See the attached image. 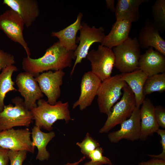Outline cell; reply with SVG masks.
I'll return each mask as SVG.
<instances>
[{"label":"cell","instance_id":"cell-21","mask_svg":"<svg viewBox=\"0 0 165 165\" xmlns=\"http://www.w3.org/2000/svg\"><path fill=\"white\" fill-rule=\"evenodd\" d=\"M82 16V13H79L74 23L58 31L52 32L51 36L57 38L60 44L66 49L74 51L78 46L76 34L80 28Z\"/></svg>","mask_w":165,"mask_h":165},{"label":"cell","instance_id":"cell-12","mask_svg":"<svg viewBox=\"0 0 165 165\" xmlns=\"http://www.w3.org/2000/svg\"><path fill=\"white\" fill-rule=\"evenodd\" d=\"M65 72L63 70L49 71L35 77L40 89L47 98L50 104L56 103L61 95V86L63 83Z\"/></svg>","mask_w":165,"mask_h":165},{"label":"cell","instance_id":"cell-23","mask_svg":"<svg viewBox=\"0 0 165 165\" xmlns=\"http://www.w3.org/2000/svg\"><path fill=\"white\" fill-rule=\"evenodd\" d=\"M32 143L34 146L37 147L38 150L36 159L40 161L47 160L50 154L47 150V145L55 136L53 131L46 133L42 131L38 126H35L32 129L31 132Z\"/></svg>","mask_w":165,"mask_h":165},{"label":"cell","instance_id":"cell-4","mask_svg":"<svg viewBox=\"0 0 165 165\" xmlns=\"http://www.w3.org/2000/svg\"><path fill=\"white\" fill-rule=\"evenodd\" d=\"M112 49L115 59L114 67L121 73L130 72L138 69L141 48L137 38L129 37Z\"/></svg>","mask_w":165,"mask_h":165},{"label":"cell","instance_id":"cell-34","mask_svg":"<svg viewBox=\"0 0 165 165\" xmlns=\"http://www.w3.org/2000/svg\"><path fill=\"white\" fill-rule=\"evenodd\" d=\"M138 165H165V160L153 158L147 161H141Z\"/></svg>","mask_w":165,"mask_h":165},{"label":"cell","instance_id":"cell-13","mask_svg":"<svg viewBox=\"0 0 165 165\" xmlns=\"http://www.w3.org/2000/svg\"><path fill=\"white\" fill-rule=\"evenodd\" d=\"M101 82L91 71L84 73L81 82L79 97L73 103L72 108L78 106L79 110L82 111L90 106L97 96Z\"/></svg>","mask_w":165,"mask_h":165},{"label":"cell","instance_id":"cell-26","mask_svg":"<svg viewBox=\"0 0 165 165\" xmlns=\"http://www.w3.org/2000/svg\"><path fill=\"white\" fill-rule=\"evenodd\" d=\"M153 23L160 32L165 29V0H156L152 7Z\"/></svg>","mask_w":165,"mask_h":165},{"label":"cell","instance_id":"cell-1","mask_svg":"<svg viewBox=\"0 0 165 165\" xmlns=\"http://www.w3.org/2000/svg\"><path fill=\"white\" fill-rule=\"evenodd\" d=\"M73 59H75L74 51L67 50L58 41L47 48L42 57L33 59L27 57L23 58L22 64L25 72L35 77L46 71L63 70L70 67Z\"/></svg>","mask_w":165,"mask_h":165},{"label":"cell","instance_id":"cell-32","mask_svg":"<svg viewBox=\"0 0 165 165\" xmlns=\"http://www.w3.org/2000/svg\"><path fill=\"white\" fill-rule=\"evenodd\" d=\"M156 133L160 135L161 138L160 143L162 147V152L159 155H148V156L152 158L165 160V130L159 129L156 131Z\"/></svg>","mask_w":165,"mask_h":165},{"label":"cell","instance_id":"cell-28","mask_svg":"<svg viewBox=\"0 0 165 165\" xmlns=\"http://www.w3.org/2000/svg\"><path fill=\"white\" fill-rule=\"evenodd\" d=\"M28 152L25 150H9L8 157L10 165H22L25 159Z\"/></svg>","mask_w":165,"mask_h":165},{"label":"cell","instance_id":"cell-5","mask_svg":"<svg viewBox=\"0 0 165 165\" xmlns=\"http://www.w3.org/2000/svg\"><path fill=\"white\" fill-rule=\"evenodd\" d=\"M123 94L120 100L113 107L103 127L101 133H107L130 117L136 107L134 94L127 84L123 88Z\"/></svg>","mask_w":165,"mask_h":165},{"label":"cell","instance_id":"cell-9","mask_svg":"<svg viewBox=\"0 0 165 165\" xmlns=\"http://www.w3.org/2000/svg\"><path fill=\"white\" fill-rule=\"evenodd\" d=\"M24 24L19 15L10 9L0 15V29L12 41L19 44L25 50L27 57L31 53L24 39L23 31Z\"/></svg>","mask_w":165,"mask_h":165},{"label":"cell","instance_id":"cell-30","mask_svg":"<svg viewBox=\"0 0 165 165\" xmlns=\"http://www.w3.org/2000/svg\"><path fill=\"white\" fill-rule=\"evenodd\" d=\"M15 63L14 56L0 49V71Z\"/></svg>","mask_w":165,"mask_h":165},{"label":"cell","instance_id":"cell-18","mask_svg":"<svg viewBox=\"0 0 165 165\" xmlns=\"http://www.w3.org/2000/svg\"><path fill=\"white\" fill-rule=\"evenodd\" d=\"M155 107L151 101L145 99L140 109L141 132L140 139H146L149 136L156 132L159 129L155 115Z\"/></svg>","mask_w":165,"mask_h":165},{"label":"cell","instance_id":"cell-37","mask_svg":"<svg viewBox=\"0 0 165 165\" xmlns=\"http://www.w3.org/2000/svg\"><path fill=\"white\" fill-rule=\"evenodd\" d=\"M103 164L100 162H93L91 160L85 163L83 165H102Z\"/></svg>","mask_w":165,"mask_h":165},{"label":"cell","instance_id":"cell-6","mask_svg":"<svg viewBox=\"0 0 165 165\" xmlns=\"http://www.w3.org/2000/svg\"><path fill=\"white\" fill-rule=\"evenodd\" d=\"M127 84L121 79L119 74L101 82L97 96L101 112L107 116L110 113L112 107L119 98L122 90Z\"/></svg>","mask_w":165,"mask_h":165},{"label":"cell","instance_id":"cell-17","mask_svg":"<svg viewBox=\"0 0 165 165\" xmlns=\"http://www.w3.org/2000/svg\"><path fill=\"white\" fill-rule=\"evenodd\" d=\"M138 68L148 77L165 72V56L150 47L144 53L141 55Z\"/></svg>","mask_w":165,"mask_h":165},{"label":"cell","instance_id":"cell-35","mask_svg":"<svg viewBox=\"0 0 165 165\" xmlns=\"http://www.w3.org/2000/svg\"><path fill=\"white\" fill-rule=\"evenodd\" d=\"M106 2L107 8L110 9L112 12H115L116 9L115 0H106Z\"/></svg>","mask_w":165,"mask_h":165},{"label":"cell","instance_id":"cell-3","mask_svg":"<svg viewBox=\"0 0 165 165\" xmlns=\"http://www.w3.org/2000/svg\"><path fill=\"white\" fill-rule=\"evenodd\" d=\"M11 101L15 106L5 105L0 112V131L17 126L28 127L34 120L31 112L26 108L22 98L16 96Z\"/></svg>","mask_w":165,"mask_h":165},{"label":"cell","instance_id":"cell-19","mask_svg":"<svg viewBox=\"0 0 165 165\" xmlns=\"http://www.w3.org/2000/svg\"><path fill=\"white\" fill-rule=\"evenodd\" d=\"M119 74L121 79L126 82L134 93L136 107L139 108L145 99L143 88L148 76L139 69L130 72Z\"/></svg>","mask_w":165,"mask_h":165},{"label":"cell","instance_id":"cell-29","mask_svg":"<svg viewBox=\"0 0 165 165\" xmlns=\"http://www.w3.org/2000/svg\"><path fill=\"white\" fill-rule=\"evenodd\" d=\"M103 149L99 147L91 152L87 157L93 162H100L103 164L112 165V163L108 158L103 156Z\"/></svg>","mask_w":165,"mask_h":165},{"label":"cell","instance_id":"cell-15","mask_svg":"<svg viewBox=\"0 0 165 165\" xmlns=\"http://www.w3.org/2000/svg\"><path fill=\"white\" fill-rule=\"evenodd\" d=\"M3 4L19 15L27 28L32 25L39 15L38 4L35 0H4Z\"/></svg>","mask_w":165,"mask_h":165},{"label":"cell","instance_id":"cell-24","mask_svg":"<svg viewBox=\"0 0 165 165\" xmlns=\"http://www.w3.org/2000/svg\"><path fill=\"white\" fill-rule=\"evenodd\" d=\"M17 70V67L13 65L7 67L0 73V112L5 105L4 100L7 93L17 91L14 86L15 82L12 80V77L13 73Z\"/></svg>","mask_w":165,"mask_h":165},{"label":"cell","instance_id":"cell-31","mask_svg":"<svg viewBox=\"0 0 165 165\" xmlns=\"http://www.w3.org/2000/svg\"><path fill=\"white\" fill-rule=\"evenodd\" d=\"M155 115L156 122L159 126L165 128V109L161 106L155 107Z\"/></svg>","mask_w":165,"mask_h":165},{"label":"cell","instance_id":"cell-2","mask_svg":"<svg viewBox=\"0 0 165 165\" xmlns=\"http://www.w3.org/2000/svg\"><path fill=\"white\" fill-rule=\"evenodd\" d=\"M37 106L31 110L35 120V126L49 131L53 128V124L58 120H64L66 123L73 120L70 115L68 101H57L54 105L49 104L42 99L38 100Z\"/></svg>","mask_w":165,"mask_h":165},{"label":"cell","instance_id":"cell-20","mask_svg":"<svg viewBox=\"0 0 165 165\" xmlns=\"http://www.w3.org/2000/svg\"><path fill=\"white\" fill-rule=\"evenodd\" d=\"M132 23L126 20H116L101 45L112 49L122 43L129 37Z\"/></svg>","mask_w":165,"mask_h":165},{"label":"cell","instance_id":"cell-8","mask_svg":"<svg viewBox=\"0 0 165 165\" xmlns=\"http://www.w3.org/2000/svg\"><path fill=\"white\" fill-rule=\"evenodd\" d=\"M86 57L91 64V71L101 81L111 76L115 61L112 49L99 45L96 50L89 51Z\"/></svg>","mask_w":165,"mask_h":165},{"label":"cell","instance_id":"cell-10","mask_svg":"<svg viewBox=\"0 0 165 165\" xmlns=\"http://www.w3.org/2000/svg\"><path fill=\"white\" fill-rule=\"evenodd\" d=\"M28 128H13L0 131V146L13 151L25 150L33 153L35 146L30 138Z\"/></svg>","mask_w":165,"mask_h":165},{"label":"cell","instance_id":"cell-25","mask_svg":"<svg viewBox=\"0 0 165 165\" xmlns=\"http://www.w3.org/2000/svg\"><path fill=\"white\" fill-rule=\"evenodd\" d=\"M165 90V72L148 77L143 88V94L147 95L155 92H163Z\"/></svg>","mask_w":165,"mask_h":165},{"label":"cell","instance_id":"cell-27","mask_svg":"<svg viewBox=\"0 0 165 165\" xmlns=\"http://www.w3.org/2000/svg\"><path fill=\"white\" fill-rule=\"evenodd\" d=\"M76 145L79 147L81 152L85 156H87L91 152L100 145L99 143L91 137L88 133L86 134L82 142H78Z\"/></svg>","mask_w":165,"mask_h":165},{"label":"cell","instance_id":"cell-16","mask_svg":"<svg viewBox=\"0 0 165 165\" xmlns=\"http://www.w3.org/2000/svg\"><path fill=\"white\" fill-rule=\"evenodd\" d=\"M138 39L141 48L152 47L165 56V41L153 21H146L140 30Z\"/></svg>","mask_w":165,"mask_h":165},{"label":"cell","instance_id":"cell-11","mask_svg":"<svg viewBox=\"0 0 165 165\" xmlns=\"http://www.w3.org/2000/svg\"><path fill=\"white\" fill-rule=\"evenodd\" d=\"M15 83L18 91L24 98L26 108L31 110L37 106L36 102L43 97L35 77L31 73L21 72L16 76Z\"/></svg>","mask_w":165,"mask_h":165},{"label":"cell","instance_id":"cell-7","mask_svg":"<svg viewBox=\"0 0 165 165\" xmlns=\"http://www.w3.org/2000/svg\"><path fill=\"white\" fill-rule=\"evenodd\" d=\"M79 31L80 35L78 40L79 42L74 51L75 61L71 72L70 76L73 75L77 65L86 57L91 46L95 42L101 43L106 35L103 27H90L84 22L81 23Z\"/></svg>","mask_w":165,"mask_h":165},{"label":"cell","instance_id":"cell-33","mask_svg":"<svg viewBox=\"0 0 165 165\" xmlns=\"http://www.w3.org/2000/svg\"><path fill=\"white\" fill-rule=\"evenodd\" d=\"M9 150L0 146V165H8L9 160L8 154Z\"/></svg>","mask_w":165,"mask_h":165},{"label":"cell","instance_id":"cell-14","mask_svg":"<svg viewBox=\"0 0 165 165\" xmlns=\"http://www.w3.org/2000/svg\"><path fill=\"white\" fill-rule=\"evenodd\" d=\"M120 128L111 132L108 137L112 142L117 143L125 139L132 141L140 139L141 132L140 109L136 107L129 118L120 124Z\"/></svg>","mask_w":165,"mask_h":165},{"label":"cell","instance_id":"cell-22","mask_svg":"<svg viewBox=\"0 0 165 165\" xmlns=\"http://www.w3.org/2000/svg\"><path fill=\"white\" fill-rule=\"evenodd\" d=\"M147 0H118L115 12L116 20H122L131 23L138 20L140 18L139 8Z\"/></svg>","mask_w":165,"mask_h":165},{"label":"cell","instance_id":"cell-38","mask_svg":"<svg viewBox=\"0 0 165 165\" xmlns=\"http://www.w3.org/2000/svg\"></svg>","mask_w":165,"mask_h":165},{"label":"cell","instance_id":"cell-36","mask_svg":"<svg viewBox=\"0 0 165 165\" xmlns=\"http://www.w3.org/2000/svg\"><path fill=\"white\" fill-rule=\"evenodd\" d=\"M86 158V156H84L82 158H81L80 160L76 162L73 163H68L66 164H64V165H79L80 163L84 160Z\"/></svg>","mask_w":165,"mask_h":165}]
</instances>
